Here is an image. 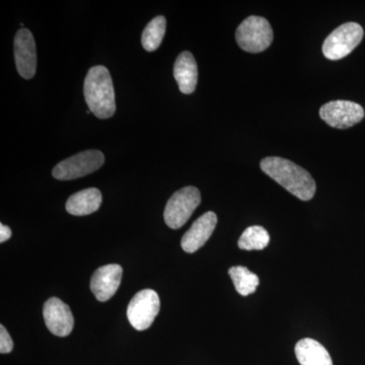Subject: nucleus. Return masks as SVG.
Here are the masks:
<instances>
[{
    "mask_svg": "<svg viewBox=\"0 0 365 365\" xmlns=\"http://www.w3.org/2000/svg\"><path fill=\"white\" fill-rule=\"evenodd\" d=\"M261 169L300 200H311L316 194L313 177L297 163L282 158L269 157L262 160Z\"/></svg>",
    "mask_w": 365,
    "mask_h": 365,
    "instance_id": "1",
    "label": "nucleus"
},
{
    "mask_svg": "<svg viewBox=\"0 0 365 365\" xmlns=\"http://www.w3.org/2000/svg\"><path fill=\"white\" fill-rule=\"evenodd\" d=\"M83 93L88 109L100 119L111 118L116 111L111 74L105 66L91 67L86 74Z\"/></svg>",
    "mask_w": 365,
    "mask_h": 365,
    "instance_id": "2",
    "label": "nucleus"
},
{
    "mask_svg": "<svg viewBox=\"0 0 365 365\" xmlns=\"http://www.w3.org/2000/svg\"><path fill=\"white\" fill-rule=\"evenodd\" d=\"M237 45L244 51H265L273 41V30L266 19L252 16L246 19L235 32Z\"/></svg>",
    "mask_w": 365,
    "mask_h": 365,
    "instance_id": "3",
    "label": "nucleus"
},
{
    "mask_svg": "<svg viewBox=\"0 0 365 365\" xmlns=\"http://www.w3.org/2000/svg\"><path fill=\"white\" fill-rule=\"evenodd\" d=\"M364 35V29L359 24H343L326 38L323 44L324 55L333 61L344 58L360 44Z\"/></svg>",
    "mask_w": 365,
    "mask_h": 365,
    "instance_id": "4",
    "label": "nucleus"
},
{
    "mask_svg": "<svg viewBox=\"0 0 365 365\" xmlns=\"http://www.w3.org/2000/svg\"><path fill=\"white\" fill-rule=\"evenodd\" d=\"M201 203L200 191L196 187H185L177 191L165 205V222L173 230L182 227Z\"/></svg>",
    "mask_w": 365,
    "mask_h": 365,
    "instance_id": "5",
    "label": "nucleus"
},
{
    "mask_svg": "<svg viewBox=\"0 0 365 365\" xmlns=\"http://www.w3.org/2000/svg\"><path fill=\"white\" fill-rule=\"evenodd\" d=\"M105 157L100 150L81 151L59 163L52 170L53 177L61 181L78 179L96 172L104 165Z\"/></svg>",
    "mask_w": 365,
    "mask_h": 365,
    "instance_id": "6",
    "label": "nucleus"
},
{
    "mask_svg": "<svg viewBox=\"0 0 365 365\" xmlns=\"http://www.w3.org/2000/svg\"><path fill=\"white\" fill-rule=\"evenodd\" d=\"M160 297L155 290L144 289L134 295L127 309L129 323L137 331L148 330L160 313Z\"/></svg>",
    "mask_w": 365,
    "mask_h": 365,
    "instance_id": "7",
    "label": "nucleus"
},
{
    "mask_svg": "<svg viewBox=\"0 0 365 365\" xmlns=\"http://www.w3.org/2000/svg\"><path fill=\"white\" fill-rule=\"evenodd\" d=\"M362 106L351 101H332L322 106L319 116L333 128L346 129L354 126L364 118Z\"/></svg>",
    "mask_w": 365,
    "mask_h": 365,
    "instance_id": "8",
    "label": "nucleus"
},
{
    "mask_svg": "<svg viewBox=\"0 0 365 365\" xmlns=\"http://www.w3.org/2000/svg\"><path fill=\"white\" fill-rule=\"evenodd\" d=\"M14 59L21 78L31 79L37 71V50L33 34L21 29L14 37Z\"/></svg>",
    "mask_w": 365,
    "mask_h": 365,
    "instance_id": "9",
    "label": "nucleus"
},
{
    "mask_svg": "<svg viewBox=\"0 0 365 365\" xmlns=\"http://www.w3.org/2000/svg\"><path fill=\"white\" fill-rule=\"evenodd\" d=\"M45 324L50 332L58 337H66L72 332L74 319L69 307L57 297L45 302L43 309Z\"/></svg>",
    "mask_w": 365,
    "mask_h": 365,
    "instance_id": "10",
    "label": "nucleus"
},
{
    "mask_svg": "<svg viewBox=\"0 0 365 365\" xmlns=\"http://www.w3.org/2000/svg\"><path fill=\"white\" fill-rule=\"evenodd\" d=\"M123 269L118 264L98 268L91 276V290L98 302H107L114 297L121 284Z\"/></svg>",
    "mask_w": 365,
    "mask_h": 365,
    "instance_id": "11",
    "label": "nucleus"
},
{
    "mask_svg": "<svg viewBox=\"0 0 365 365\" xmlns=\"http://www.w3.org/2000/svg\"><path fill=\"white\" fill-rule=\"evenodd\" d=\"M217 225V216L212 211L204 213L182 235L181 246L186 253H195L210 239Z\"/></svg>",
    "mask_w": 365,
    "mask_h": 365,
    "instance_id": "12",
    "label": "nucleus"
},
{
    "mask_svg": "<svg viewBox=\"0 0 365 365\" xmlns=\"http://www.w3.org/2000/svg\"><path fill=\"white\" fill-rule=\"evenodd\" d=\"M174 76L180 91L185 95L194 93L198 81V67L192 53L182 52L174 66Z\"/></svg>",
    "mask_w": 365,
    "mask_h": 365,
    "instance_id": "13",
    "label": "nucleus"
},
{
    "mask_svg": "<svg viewBox=\"0 0 365 365\" xmlns=\"http://www.w3.org/2000/svg\"><path fill=\"white\" fill-rule=\"evenodd\" d=\"M103 197L100 190L88 188L81 190L69 197L66 210L69 215L85 216L96 212L102 204Z\"/></svg>",
    "mask_w": 365,
    "mask_h": 365,
    "instance_id": "14",
    "label": "nucleus"
},
{
    "mask_svg": "<svg viewBox=\"0 0 365 365\" xmlns=\"http://www.w3.org/2000/svg\"><path fill=\"white\" fill-rule=\"evenodd\" d=\"M295 355L300 365H333L330 353L318 341L304 338L295 345Z\"/></svg>",
    "mask_w": 365,
    "mask_h": 365,
    "instance_id": "15",
    "label": "nucleus"
},
{
    "mask_svg": "<svg viewBox=\"0 0 365 365\" xmlns=\"http://www.w3.org/2000/svg\"><path fill=\"white\" fill-rule=\"evenodd\" d=\"M228 274L234 282L235 289L242 297L254 294L260 283L258 276L244 266H235L228 270Z\"/></svg>",
    "mask_w": 365,
    "mask_h": 365,
    "instance_id": "16",
    "label": "nucleus"
},
{
    "mask_svg": "<svg viewBox=\"0 0 365 365\" xmlns=\"http://www.w3.org/2000/svg\"><path fill=\"white\" fill-rule=\"evenodd\" d=\"M167 29V20L165 16H155L145 26L141 37V43L148 52H153L162 44Z\"/></svg>",
    "mask_w": 365,
    "mask_h": 365,
    "instance_id": "17",
    "label": "nucleus"
},
{
    "mask_svg": "<svg viewBox=\"0 0 365 365\" xmlns=\"http://www.w3.org/2000/svg\"><path fill=\"white\" fill-rule=\"evenodd\" d=\"M269 242L270 235L267 230L260 225H253L242 232L237 245L245 251H261L268 246Z\"/></svg>",
    "mask_w": 365,
    "mask_h": 365,
    "instance_id": "18",
    "label": "nucleus"
},
{
    "mask_svg": "<svg viewBox=\"0 0 365 365\" xmlns=\"http://www.w3.org/2000/svg\"><path fill=\"white\" fill-rule=\"evenodd\" d=\"M13 349L14 342L11 335L4 325L0 326V353L7 354V353L13 351Z\"/></svg>",
    "mask_w": 365,
    "mask_h": 365,
    "instance_id": "19",
    "label": "nucleus"
},
{
    "mask_svg": "<svg viewBox=\"0 0 365 365\" xmlns=\"http://www.w3.org/2000/svg\"><path fill=\"white\" fill-rule=\"evenodd\" d=\"M11 235H13V232L11 228L1 223L0 225V242H4L11 239Z\"/></svg>",
    "mask_w": 365,
    "mask_h": 365,
    "instance_id": "20",
    "label": "nucleus"
}]
</instances>
